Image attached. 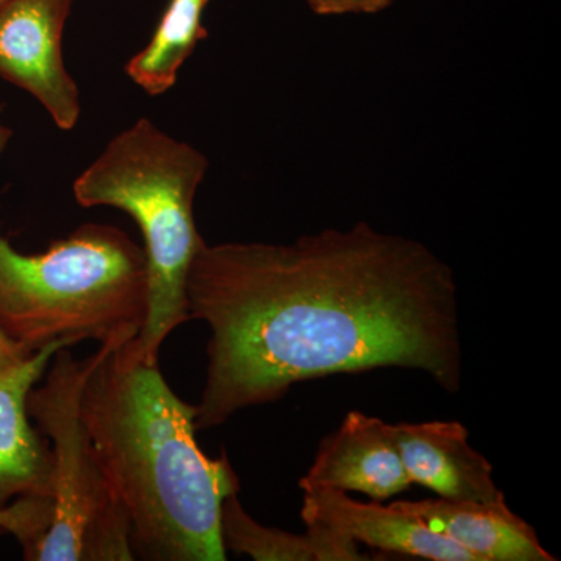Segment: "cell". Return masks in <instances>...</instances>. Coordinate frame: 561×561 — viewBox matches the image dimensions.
<instances>
[{
	"label": "cell",
	"mask_w": 561,
	"mask_h": 561,
	"mask_svg": "<svg viewBox=\"0 0 561 561\" xmlns=\"http://www.w3.org/2000/svg\"><path fill=\"white\" fill-rule=\"evenodd\" d=\"M186 311L210 330L197 431L339 373L409 368L460 389L453 268L367 221L291 243L205 242L187 272Z\"/></svg>",
	"instance_id": "1"
},
{
	"label": "cell",
	"mask_w": 561,
	"mask_h": 561,
	"mask_svg": "<svg viewBox=\"0 0 561 561\" xmlns=\"http://www.w3.org/2000/svg\"><path fill=\"white\" fill-rule=\"evenodd\" d=\"M94 354L81 419L127 518L135 560H227L221 504L241 485L225 454L209 459L198 448L197 408L181 400L135 339Z\"/></svg>",
	"instance_id": "2"
},
{
	"label": "cell",
	"mask_w": 561,
	"mask_h": 561,
	"mask_svg": "<svg viewBox=\"0 0 561 561\" xmlns=\"http://www.w3.org/2000/svg\"><path fill=\"white\" fill-rule=\"evenodd\" d=\"M147 316L146 251L119 228L81 225L38 254L0 231V331L31 353L60 339L122 345Z\"/></svg>",
	"instance_id": "3"
},
{
	"label": "cell",
	"mask_w": 561,
	"mask_h": 561,
	"mask_svg": "<svg viewBox=\"0 0 561 561\" xmlns=\"http://www.w3.org/2000/svg\"><path fill=\"white\" fill-rule=\"evenodd\" d=\"M208 168L201 150L142 117L111 139L73 181L80 206L124 210L142 232L149 316L135 342L149 360H158L165 339L190 320L187 272L205 243L195 225L194 202Z\"/></svg>",
	"instance_id": "4"
},
{
	"label": "cell",
	"mask_w": 561,
	"mask_h": 561,
	"mask_svg": "<svg viewBox=\"0 0 561 561\" xmlns=\"http://www.w3.org/2000/svg\"><path fill=\"white\" fill-rule=\"evenodd\" d=\"M95 354L58 350L33 387L27 411L51 442L49 526L24 553L31 561H131L130 529L114 501L83 419L81 393Z\"/></svg>",
	"instance_id": "5"
},
{
	"label": "cell",
	"mask_w": 561,
	"mask_h": 561,
	"mask_svg": "<svg viewBox=\"0 0 561 561\" xmlns=\"http://www.w3.org/2000/svg\"><path fill=\"white\" fill-rule=\"evenodd\" d=\"M73 2L9 0L0 9V79L28 92L65 131L81 116L79 87L61 49Z\"/></svg>",
	"instance_id": "6"
},
{
	"label": "cell",
	"mask_w": 561,
	"mask_h": 561,
	"mask_svg": "<svg viewBox=\"0 0 561 561\" xmlns=\"http://www.w3.org/2000/svg\"><path fill=\"white\" fill-rule=\"evenodd\" d=\"M298 485L302 491H357L381 502L411 489L412 481L402 463L393 424L353 411L320 442L316 459Z\"/></svg>",
	"instance_id": "7"
},
{
	"label": "cell",
	"mask_w": 561,
	"mask_h": 561,
	"mask_svg": "<svg viewBox=\"0 0 561 561\" xmlns=\"http://www.w3.org/2000/svg\"><path fill=\"white\" fill-rule=\"evenodd\" d=\"M73 345L70 339H60L0 371V508L20 496H50L49 438L31 423L27 398L54 354Z\"/></svg>",
	"instance_id": "8"
},
{
	"label": "cell",
	"mask_w": 561,
	"mask_h": 561,
	"mask_svg": "<svg viewBox=\"0 0 561 561\" xmlns=\"http://www.w3.org/2000/svg\"><path fill=\"white\" fill-rule=\"evenodd\" d=\"M306 526L330 527L379 551L432 561H476L470 552L411 513L375 502H359L341 490L302 491Z\"/></svg>",
	"instance_id": "9"
},
{
	"label": "cell",
	"mask_w": 561,
	"mask_h": 561,
	"mask_svg": "<svg viewBox=\"0 0 561 561\" xmlns=\"http://www.w3.org/2000/svg\"><path fill=\"white\" fill-rule=\"evenodd\" d=\"M402 463L412 483L443 500L502 502L493 467L470 445V432L459 421H424L393 426Z\"/></svg>",
	"instance_id": "10"
},
{
	"label": "cell",
	"mask_w": 561,
	"mask_h": 561,
	"mask_svg": "<svg viewBox=\"0 0 561 561\" xmlns=\"http://www.w3.org/2000/svg\"><path fill=\"white\" fill-rule=\"evenodd\" d=\"M394 507L411 513L457 542L476 561H556L542 548L537 531L507 502L423 500L398 501Z\"/></svg>",
	"instance_id": "11"
},
{
	"label": "cell",
	"mask_w": 561,
	"mask_h": 561,
	"mask_svg": "<svg viewBox=\"0 0 561 561\" xmlns=\"http://www.w3.org/2000/svg\"><path fill=\"white\" fill-rule=\"evenodd\" d=\"M221 541L225 549L256 561H362L370 560L359 545L330 527L308 526L305 534L273 529L254 522L238 493L221 504Z\"/></svg>",
	"instance_id": "12"
},
{
	"label": "cell",
	"mask_w": 561,
	"mask_h": 561,
	"mask_svg": "<svg viewBox=\"0 0 561 561\" xmlns=\"http://www.w3.org/2000/svg\"><path fill=\"white\" fill-rule=\"evenodd\" d=\"M209 0H171L150 43L125 66V72L147 94L161 95L172 90L181 66L194 54L208 32L203 11Z\"/></svg>",
	"instance_id": "13"
},
{
	"label": "cell",
	"mask_w": 561,
	"mask_h": 561,
	"mask_svg": "<svg viewBox=\"0 0 561 561\" xmlns=\"http://www.w3.org/2000/svg\"><path fill=\"white\" fill-rule=\"evenodd\" d=\"M393 2L394 0H308V5L319 16H342L381 13Z\"/></svg>",
	"instance_id": "14"
},
{
	"label": "cell",
	"mask_w": 561,
	"mask_h": 561,
	"mask_svg": "<svg viewBox=\"0 0 561 561\" xmlns=\"http://www.w3.org/2000/svg\"><path fill=\"white\" fill-rule=\"evenodd\" d=\"M32 354L31 351L25 350L24 346L18 345L16 342L11 341V339L7 337V335L0 331V371L21 364V362L28 359Z\"/></svg>",
	"instance_id": "15"
},
{
	"label": "cell",
	"mask_w": 561,
	"mask_h": 561,
	"mask_svg": "<svg viewBox=\"0 0 561 561\" xmlns=\"http://www.w3.org/2000/svg\"><path fill=\"white\" fill-rule=\"evenodd\" d=\"M0 114H2V105H0ZM11 136H13V131H11L10 127H7V125L3 124L2 117H0V157H2L7 146H9Z\"/></svg>",
	"instance_id": "16"
},
{
	"label": "cell",
	"mask_w": 561,
	"mask_h": 561,
	"mask_svg": "<svg viewBox=\"0 0 561 561\" xmlns=\"http://www.w3.org/2000/svg\"><path fill=\"white\" fill-rule=\"evenodd\" d=\"M9 2V0H0V9H2L5 3Z\"/></svg>",
	"instance_id": "17"
}]
</instances>
